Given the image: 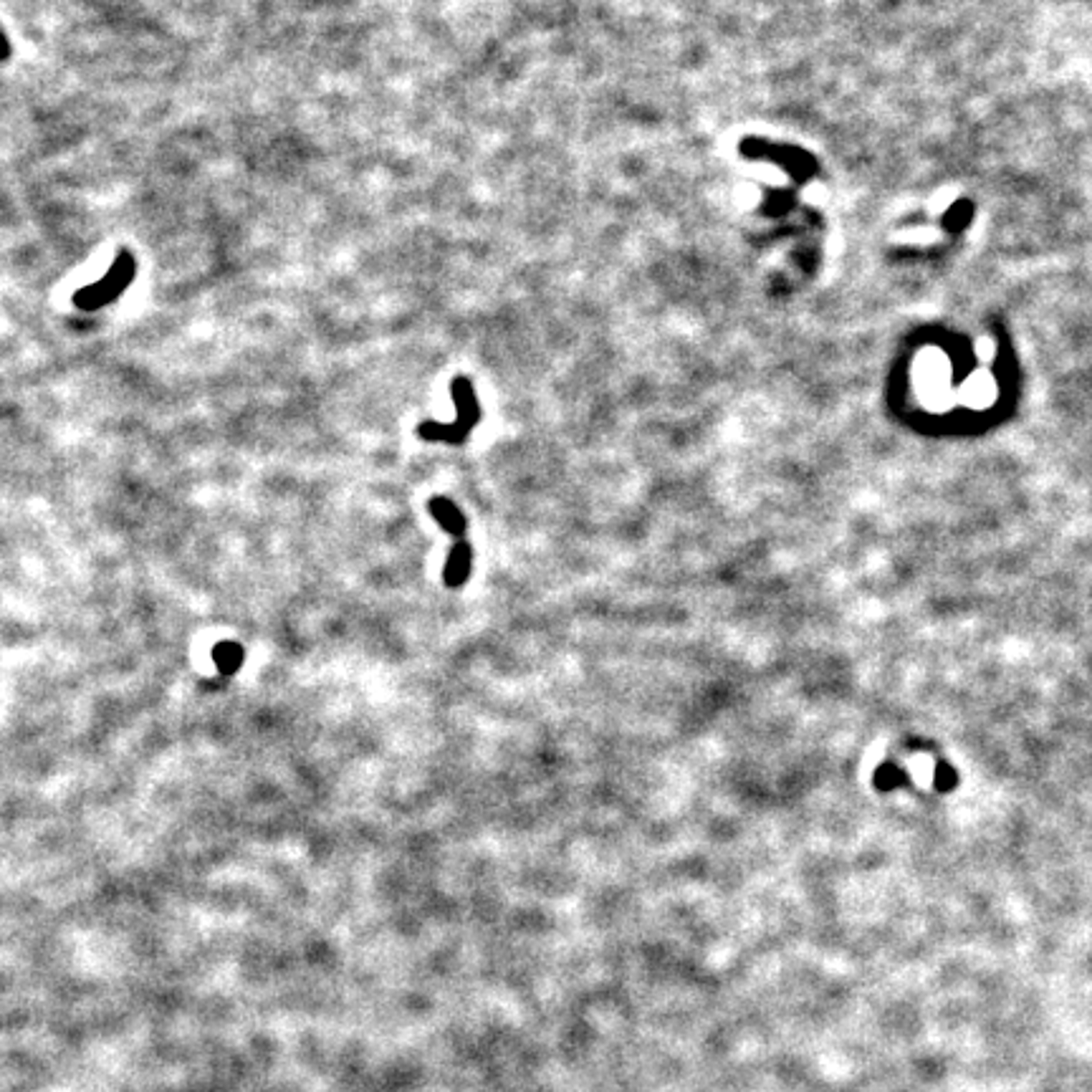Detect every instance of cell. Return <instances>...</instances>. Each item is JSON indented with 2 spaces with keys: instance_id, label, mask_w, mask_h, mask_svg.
I'll return each mask as SVG.
<instances>
[{
  "instance_id": "obj_1",
  "label": "cell",
  "mask_w": 1092,
  "mask_h": 1092,
  "mask_svg": "<svg viewBox=\"0 0 1092 1092\" xmlns=\"http://www.w3.org/2000/svg\"><path fill=\"white\" fill-rule=\"evenodd\" d=\"M132 271H134L132 258H129L127 253L120 256V258H116V265L109 271V276H106L104 281H99V286L86 288V291H79V293H76L79 306H84V309H94V306L106 304L109 299L116 297V293H122V291L127 288V283H129V279H132Z\"/></svg>"
}]
</instances>
